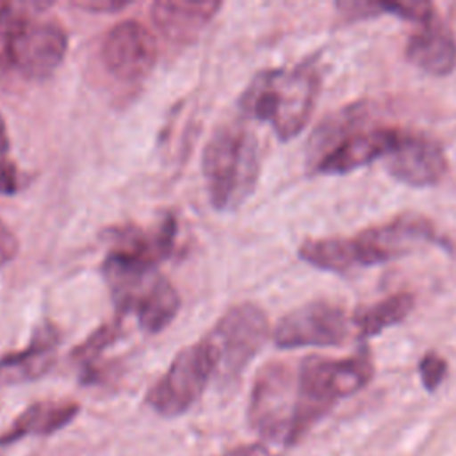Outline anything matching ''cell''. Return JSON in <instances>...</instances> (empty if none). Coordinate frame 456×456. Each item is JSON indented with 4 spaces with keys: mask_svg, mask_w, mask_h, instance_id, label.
<instances>
[{
    "mask_svg": "<svg viewBox=\"0 0 456 456\" xmlns=\"http://www.w3.org/2000/svg\"><path fill=\"white\" fill-rule=\"evenodd\" d=\"M426 244L445 246L428 217L408 212L370 226L354 237L308 239L299 246L297 255L312 267L342 274L354 267L401 258Z\"/></svg>",
    "mask_w": 456,
    "mask_h": 456,
    "instance_id": "1",
    "label": "cell"
},
{
    "mask_svg": "<svg viewBox=\"0 0 456 456\" xmlns=\"http://www.w3.org/2000/svg\"><path fill=\"white\" fill-rule=\"evenodd\" d=\"M321 87L314 59L290 68L265 69L255 75L242 93L240 109L258 121H267L278 139L296 137L308 123Z\"/></svg>",
    "mask_w": 456,
    "mask_h": 456,
    "instance_id": "2",
    "label": "cell"
},
{
    "mask_svg": "<svg viewBox=\"0 0 456 456\" xmlns=\"http://www.w3.org/2000/svg\"><path fill=\"white\" fill-rule=\"evenodd\" d=\"M372 374L374 365L365 349L347 358L306 356L296 376V406L289 445L297 444L337 401L367 387Z\"/></svg>",
    "mask_w": 456,
    "mask_h": 456,
    "instance_id": "3",
    "label": "cell"
},
{
    "mask_svg": "<svg viewBox=\"0 0 456 456\" xmlns=\"http://www.w3.org/2000/svg\"><path fill=\"white\" fill-rule=\"evenodd\" d=\"M201 169L212 207L237 210L255 191L260 175L256 135L239 121L217 126L203 148Z\"/></svg>",
    "mask_w": 456,
    "mask_h": 456,
    "instance_id": "4",
    "label": "cell"
},
{
    "mask_svg": "<svg viewBox=\"0 0 456 456\" xmlns=\"http://www.w3.org/2000/svg\"><path fill=\"white\" fill-rule=\"evenodd\" d=\"M102 273L118 314H135L142 331L159 333L178 314L180 296L157 271V264L112 249L103 260Z\"/></svg>",
    "mask_w": 456,
    "mask_h": 456,
    "instance_id": "5",
    "label": "cell"
},
{
    "mask_svg": "<svg viewBox=\"0 0 456 456\" xmlns=\"http://www.w3.org/2000/svg\"><path fill=\"white\" fill-rule=\"evenodd\" d=\"M217 351L205 337L176 353L162 378L148 390L146 403L160 417L183 415L217 374Z\"/></svg>",
    "mask_w": 456,
    "mask_h": 456,
    "instance_id": "6",
    "label": "cell"
},
{
    "mask_svg": "<svg viewBox=\"0 0 456 456\" xmlns=\"http://www.w3.org/2000/svg\"><path fill=\"white\" fill-rule=\"evenodd\" d=\"M296 406V378L283 362L264 365L251 388L248 420L253 431L269 442L289 445Z\"/></svg>",
    "mask_w": 456,
    "mask_h": 456,
    "instance_id": "7",
    "label": "cell"
},
{
    "mask_svg": "<svg viewBox=\"0 0 456 456\" xmlns=\"http://www.w3.org/2000/svg\"><path fill=\"white\" fill-rule=\"evenodd\" d=\"M267 335L269 321L258 305L246 301L232 306L207 335L217 351V374L228 381L237 379L262 349Z\"/></svg>",
    "mask_w": 456,
    "mask_h": 456,
    "instance_id": "8",
    "label": "cell"
},
{
    "mask_svg": "<svg viewBox=\"0 0 456 456\" xmlns=\"http://www.w3.org/2000/svg\"><path fill=\"white\" fill-rule=\"evenodd\" d=\"M349 337V319L346 310L331 301L317 299L305 303L274 326L273 338L281 349L308 346H340Z\"/></svg>",
    "mask_w": 456,
    "mask_h": 456,
    "instance_id": "9",
    "label": "cell"
},
{
    "mask_svg": "<svg viewBox=\"0 0 456 456\" xmlns=\"http://www.w3.org/2000/svg\"><path fill=\"white\" fill-rule=\"evenodd\" d=\"M102 61L121 82H141L155 68L159 48L151 32L135 20L116 23L103 37Z\"/></svg>",
    "mask_w": 456,
    "mask_h": 456,
    "instance_id": "10",
    "label": "cell"
},
{
    "mask_svg": "<svg viewBox=\"0 0 456 456\" xmlns=\"http://www.w3.org/2000/svg\"><path fill=\"white\" fill-rule=\"evenodd\" d=\"M66 32L53 21H27L7 39L9 61L27 77H48L64 59Z\"/></svg>",
    "mask_w": 456,
    "mask_h": 456,
    "instance_id": "11",
    "label": "cell"
},
{
    "mask_svg": "<svg viewBox=\"0 0 456 456\" xmlns=\"http://www.w3.org/2000/svg\"><path fill=\"white\" fill-rule=\"evenodd\" d=\"M388 173L401 183L411 187H428L438 183L449 162L438 141L420 132H401V137L388 155Z\"/></svg>",
    "mask_w": 456,
    "mask_h": 456,
    "instance_id": "12",
    "label": "cell"
},
{
    "mask_svg": "<svg viewBox=\"0 0 456 456\" xmlns=\"http://www.w3.org/2000/svg\"><path fill=\"white\" fill-rule=\"evenodd\" d=\"M401 132V128L392 126H376L367 130L354 128L324 151L314 162V169L322 175L351 173L376 159L385 155L388 157L395 148Z\"/></svg>",
    "mask_w": 456,
    "mask_h": 456,
    "instance_id": "13",
    "label": "cell"
},
{
    "mask_svg": "<svg viewBox=\"0 0 456 456\" xmlns=\"http://www.w3.org/2000/svg\"><path fill=\"white\" fill-rule=\"evenodd\" d=\"M59 344V328L52 321H41L23 349L7 353L0 358V376L11 383L41 378L55 363Z\"/></svg>",
    "mask_w": 456,
    "mask_h": 456,
    "instance_id": "14",
    "label": "cell"
},
{
    "mask_svg": "<svg viewBox=\"0 0 456 456\" xmlns=\"http://www.w3.org/2000/svg\"><path fill=\"white\" fill-rule=\"evenodd\" d=\"M221 4L214 0H159L151 4V18L166 39L176 45H187L201 34Z\"/></svg>",
    "mask_w": 456,
    "mask_h": 456,
    "instance_id": "15",
    "label": "cell"
},
{
    "mask_svg": "<svg viewBox=\"0 0 456 456\" xmlns=\"http://www.w3.org/2000/svg\"><path fill=\"white\" fill-rule=\"evenodd\" d=\"M404 53L413 66L435 77H445L456 68V39L438 16L410 36Z\"/></svg>",
    "mask_w": 456,
    "mask_h": 456,
    "instance_id": "16",
    "label": "cell"
},
{
    "mask_svg": "<svg viewBox=\"0 0 456 456\" xmlns=\"http://www.w3.org/2000/svg\"><path fill=\"white\" fill-rule=\"evenodd\" d=\"M80 411L75 401H37L25 408L0 435V445H11L25 436L52 435L68 426Z\"/></svg>",
    "mask_w": 456,
    "mask_h": 456,
    "instance_id": "17",
    "label": "cell"
},
{
    "mask_svg": "<svg viewBox=\"0 0 456 456\" xmlns=\"http://www.w3.org/2000/svg\"><path fill=\"white\" fill-rule=\"evenodd\" d=\"M415 306V297L411 292H395L385 299L367 306L354 315V324L358 328L360 338H370L379 335L388 326L404 321Z\"/></svg>",
    "mask_w": 456,
    "mask_h": 456,
    "instance_id": "18",
    "label": "cell"
},
{
    "mask_svg": "<svg viewBox=\"0 0 456 456\" xmlns=\"http://www.w3.org/2000/svg\"><path fill=\"white\" fill-rule=\"evenodd\" d=\"M121 337V322L114 321L109 324L100 326L96 331H93L80 346H77L71 353V360L80 369V381L82 383H94L100 376L98 362L102 354L116 344V340Z\"/></svg>",
    "mask_w": 456,
    "mask_h": 456,
    "instance_id": "19",
    "label": "cell"
},
{
    "mask_svg": "<svg viewBox=\"0 0 456 456\" xmlns=\"http://www.w3.org/2000/svg\"><path fill=\"white\" fill-rule=\"evenodd\" d=\"M447 370L449 367L445 358L435 351L426 353L419 362V376H420L422 387L428 392H435L444 383V379L447 378Z\"/></svg>",
    "mask_w": 456,
    "mask_h": 456,
    "instance_id": "20",
    "label": "cell"
},
{
    "mask_svg": "<svg viewBox=\"0 0 456 456\" xmlns=\"http://www.w3.org/2000/svg\"><path fill=\"white\" fill-rule=\"evenodd\" d=\"M27 21L28 16L25 12V5L0 2V41L7 43V39L16 34Z\"/></svg>",
    "mask_w": 456,
    "mask_h": 456,
    "instance_id": "21",
    "label": "cell"
},
{
    "mask_svg": "<svg viewBox=\"0 0 456 456\" xmlns=\"http://www.w3.org/2000/svg\"><path fill=\"white\" fill-rule=\"evenodd\" d=\"M20 242L14 232L0 219V269L14 260L18 255Z\"/></svg>",
    "mask_w": 456,
    "mask_h": 456,
    "instance_id": "22",
    "label": "cell"
},
{
    "mask_svg": "<svg viewBox=\"0 0 456 456\" xmlns=\"http://www.w3.org/2000/svg\"><path fill=\"white\" fill-rule=\"evenodd\" d=\"M20 189V175L16 166L5 159L0 157V194L11 196L16 194Z\"/></svg>",
    "mask_w": 456,
    "mask_h": 456,
    "instance_id": "23",
    "label": "cell"
},
{
    "mask_svg": "<svg viewBox=\"0 0 456 456\" xmlns=\"http://www.w3.org/2000/svg\"><path fill=\"white\" fill-rule=\"evenodd\" d=\"M130 2H114V0H107V2H73L75 7L84 9V11H93V12H100V11H121L128 5Z\"/></svg>",
    "mask_w": 456,
    "mask_h": 456,
    "instance_id": "24",
    "label": "cell"
},
{
    "mask_svg": "<svg viewBox=\"0 0 456 456\" xmlns=\"http://www.w3.org/2000/svg\"><path fill=\"white\" fill-rule=\"evenodd\" d=\"M226 456H271V452L260 444H249V445H240L233 449Z\"/></svg>",
    "mask_w": 456,
    "mask_h": 456,
    "instance_id": "25",
    "label": "cell"
},
{
    "mask_svg": "<svg viewBox=\"0 0 456 456\" xmlns=\"http://www.w3.org/2000/svg\"><path fill=\"white\" fill-rule=\"evenodd\" d=\"M7 151H9V135H7L5 121L0 114V157H4Z\"/></svg>",
    "mask_w": 456,
    "mask_h": 456,
    "instance_id": "26",
    "label": "cell"
}]
</instances>
